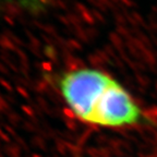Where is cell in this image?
I'll return each instance as SVG.
<instances>
[{"label":"cell","mask_w":157,"mask_h":157,"mask_svg":"<svg viewBox=\"0 0 157 157\" xmlns=\"http://www.w3.org/2000/svg\"><path fill=\"white\" fill-rule=\"evenodd\" d=\"M59 88L63 101L83 122L107 128L135 124L142 113L131 95L107 73L81 68L62 75Z\"/></svg>","instance_id":"cell-1"}]
</instances>
